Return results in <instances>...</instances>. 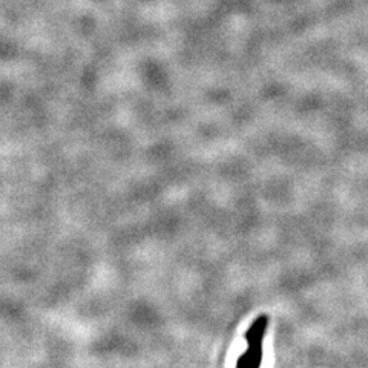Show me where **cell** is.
Returning a JSON list of instances; mask_svg holds the SVG:
<instances>
[{
	"mask_svg": "<svg viewBox=\"0 0 368 368\" xmlns=\"http://www.w3.org/2000/svg\"><path fill=\"white\" fill-rule=\"evenodd\" d=\"M269 325V318L261 315L253 320V324L245 332L247 350H245L237 362V368H260L262 362V342Z\"/></svg>",
	"mask_w": 368,
	"mask_h": 368,
	"instance_id": "1",
	"label": "cell"
}]
</instances>
